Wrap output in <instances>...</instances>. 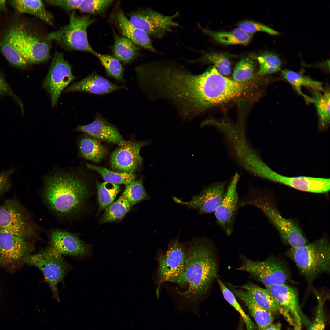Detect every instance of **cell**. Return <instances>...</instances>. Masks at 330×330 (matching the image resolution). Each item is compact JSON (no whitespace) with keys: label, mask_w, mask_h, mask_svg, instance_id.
I'll use <instances>...</instances> for the list:
<instances>
[{"label":"cell","mask_w":330,"mask_h":330,"mask_svg":"<svg viewBox=\"0 0 330 330\" xmlns=\"http://www.w3.org/2000/svg\"><path fill=\"white\" fill-rule=\"evenodd\" d=\"M301 326V325L296 324L293 326V328L292 329H290L288 330H302Z\"/></svg>","instance_id":"obj_50"},{"label":"cell","mask_w":330,"mask_h":330,"mask_svg":"<svg viewBox=\"0 0 330 330\" xmlns=\"http://www.w3.org/2000/svg\"><path fill=\"white\" fill-rule=\"evenodd\" d=\"M78 146L81 157L95 163L101 162L107 153L106 148L97 139L87 135L80 138Z\"/></svg>","instance_id":"obj_27"},{"label":"cell","mask_w":330,"mask_h":330,"mask_svg":"<svg viewBox=\"0 0 330 330\" xmlns=\"http://www.w3.org/2000/svg\"><path fill=\"white\" fill-rule=\"evenodd\" d=\"M0 47L4 56L11 64L20 68L24 67L27 65L28 63L4 38L0 42Z\"/></svg>","instance_id":"obj_41"},{"label":"cell","mask_w":330,"mask_h":330,"mask_svg":"<svg viewBox=\"0 0 330 330\" xmlns=\"http://www.w3.org/2000/svg\"><path fill=\"white\" fill-rule=\"evenodd\" d=\"M130 206L128 200L122 195L105 208L102 221L109 222L122 219L129 211Z\"/></svg>","instance_id":"obj_33"},{"label":"cell","mask_w":330,"mask_h":330,"mask_svg":"<svg viewBox=\"0 0 330 330\" xmlns=\"http://www.w3.org/2000/svg\"><path fill=\"white\" fill-rule=\"evenodd\" d=\"M313 103L317 112L320 127L325 128L330 123V90H325L323 93L314 90H311Z\"/></svg>","instance_id":"obj_31"},{"label":"cell","mask_w":330,"mask_h":330,"mask_svg":"<svg viewBox=\"0 0 330 330\" xmlns=\"http://www.w3.org/2000/svg\"><path fill=\"white\" fill-rule=\"evenodd\" d=\"M113 52L115 57L124 64L133 61L139 55V48L130 39L115 34Z\"/></svg>","instance_id":"obj_30"},{"label":"cell","mask_w":330,"mask_h":330,"mask_svg":"<svg viewBox=\"0 0 330 330\" xmlns=\"http://www.w3.org/2000/svg\"><path fill=\"white\" fill-rule=\"evenodd\" d=\"M191 61H200L204 64H212L218 71L225 76L229 75L231 73V63L228 57L223 53H205L200 58Z\"/></svg>","instance_id":"obj_35"},{"label":"cell","mask_w":330,"mask_h":330,"mask_svg":"<svg viewBox=\"0 0 330 330\" xmlns=\"http://www.w3.org/2000/svg\"><path fill=\"white\" fill-rule=\"evenodd\" d=\"M218 269L217 260L210 243L202 237L193 240L187 248L183 270L171 281L186 288L178 293L185 303L181 312L196 314L197 303L216 279Z\"/></svg>","instance_id":"obj_1"},{"label":"cell","mask_w":330,"mask_h":330,"mask_svg":"<svg viewBox=\"0 0 330 330\" xmlns=\"http://www.w3.org/2000/svg\"><path fill=\"white\" fill-rule=\"evenodd\" d=\"M260 177L282 184L302 191L325 193L330 190L329 178L303 176L289 177L277 173L266 164Z\"/></svg>","instance_id":"obj_14"},{"label":"cell","mask_w":330,"mask_h":330,"mask_svg":"<svg viewBox=\"0 0 330 330\" xmlns=\"http://www.w3.org/2000/svg\"><path fill=\"white\" fill-rule=\"evenodd\" d=\"M240 287L247 292L259 306L272 313H280L291 325H295V322L291 315L278 304L266 289L249 283Z\"/></svg>","instance_id":"obj_22"},{"label":"cell","mask_w":330,"mask_h":330,"mask_svg":"<svg viewBox=\"0 0 330 330\" xmlns=\"http://www.w3.org/2000/svg\"><path fill=\"white\" fill-rule=\"evenodd\" d=\"M118 144L110 157L111 167L118 172L134 173L142 164L140 150L146 143L123 140Z\"/></svg>","instance_id":"obj_16"},{"label":"cell","mask_w":330,"mask_h":330,"mask_svg":"<svg viewBox=\"0 0 330 330\" xmlns=\"http://www.w3.org/2000/svg\"><path fill=\"white\" fill-rule=\"evenodd\" d=\"M226 184V182L212 184L200 193L193 196L189 201H182L175 197L173 198L177 203L198 210L200 214L211 213L215 212L221 204Z\"/></svg>","instance_id":"obj_17"},{"label":"cell","mask_w":330,"mask_h":330,"mask_svg":"<svg viewBox=\"0 0 330 330\" xmlns=\"http://www.w3.org/2000/svg\"><path fill=\"white\" fill-rule=\"evenodd\" d=\"M288 254L306 279L307 291L318 276L324 273H329L330 245L325 238L298 248H291Z\"/></svg>","instance_id":"obj_4"},{"label":"cell","mask_w":330,"mask_h":330,"mask_svg":"<svg viewBox=\"0 0 330 330\" xmlns=\"http://www.w3.org/2000/svg\"><path fill=\"white\" fill-rule=\"evenodd\" d=\"M281 75L299 94L304 97L307 103H313V100L312 98L303 93L301 90L302 86H306L322 92L325 90L321 82L313 80L307 76L293 71L287 69L283 70L282 71Z\"/></svg>","instance_id":"obj_29"},{"label":"cell","mask_w":330,"mask_h":330,"mask_svg":"<svg viewBox=\"0 0 330 330\" xmlns=\"http://www.w3.org/2000/svg\"><path fill=\"white\" fill-rule=\"evenodd\" d=\"M75 79L71 65L63 53L56 52L42 84V86L50 94L53 107L57 105L63 90Z\"/></svg>","instance_id":"obj_12"},{"label":"cell","mask_w":330,"mask_h":330,"mask_svg":"<svg viewBox=\"0 0 330 330\" xmlns=\"http://www.w3.org/2000/svg\"><path fill=\"white\" fill-rule=\"evenodd\" d=\"M28 239L0 231V265L16 264L29 255L34 247Z\"/></svg>","instance_id":"obj_15"},{"label":"cell","mask_w":330,"mask_h":330,"mask_svg":"<svg viewBox=\"0 0 330 330\" xmlns=\"http://www.w3.org/2000/svg\"><path fill=\"white\" fill-rule=\"evenodd\" d=\"M259 64L258 73L261 75H268L277 72L281 67V61L276 54L266 52L257 58Z\"/></svg>","instance_id":"obj_39"},{"label":"cell","mask_w":330,"mask_h":330,"mask_svg":"<svg viewBox=\"0 0 330 330\" xmlns=\"http://www.w3.org/2000/svg\"><path fill=\"white\" fill-rule=\"evenodd\" d=\"M45 181L44 198L52 210L64 216L80 211L89 192L83 179L71 173L58 172L47 177Z\"/></svg>","instance_id":"obj_3"},{"label":"cell","mask_w":330,"mask_h":330,"mask_svg":"<svg viewBox=\"0 0 330 330\" xmlns=\"http://www.w3.org/2000/svg\"><path fill=\"white\" fill-rule=\"evenodd\" d=\"M115 22L123 37L130 39L137 45L152 52H157L149 35L132 24L121 11L116 13Z\"/></svg>","instance_id":"obj_24"},{"label":"cell","mask_w":330,"mask_h":330,"mask_svg":"<svg viewBox=\"0 0 330 330\" xmlns=\"http://www.w3.org/2000/svg\"><path fill=\"white\" fill-rule=\"evenodd\" d=\"M125 88L110 82L94 71L82 80L72 84L65 91H78L104 95Z\"/></svg>","instance_id":"obj_23"},{"label":"cell","mask_w":330,"mask_h":330,"mask_svg":"<svg viewBox=\"0 0 330 330\" xmlns=\"http://www.w3.org/2000/svg\"><path fill=\"white\" fill-rule=\"evenodd\" d=\"M7 10L6 1L0 0V11H5Z\"/></svg>","instance_id":"obj_49"},{"label":"cell","mask_w":330,"mask_h":330,"mask_svg":"<svg viewBox=\"0 0 330 330\" xmlns=\"http://www.w3.org/2000/svg\"><path fill=\"white\" fill-rule=\"evenodd\" d=\"M23 262L42 271L51 287L53 298L60 302L57 285L71 269L62 255L51 245L36 254L26 256Z\"/></svg>","instance_id":"obj_6"},{"label":"cell","mask_w":330,"mask_h":330,"mask_svg":"<svg viewBox=\"0 0 330 330\" xmlns=\"http://www.w3.org/2000/svg\"><path fill=\"white\" fill-rule=\"evenodd\" d=\"M86 166L88 169L98 173L105 182L116 184L127 185L134 180L136 177L134 173L113 171L105 167L89 164H86Z\"/></svg>","instance_id":"obj_32"},{"label":"cell","mask_w":330,"mask_h":330,"mask_svg":"<svg viewBox=\"0 0 330 330\" xmlns=\"http://www.w3.org/2000/svg\"><path fill=\"white\" fill-rule=\"evenodd\" d=\"M11 90L4 79L0 74V94L10 93Z\"/></svg>","instance_id":"obj_47"},{"label":"cell","mask_w":330,"mask_h":330,"mask_svg":"<svg viewBox=\"0 0 330 330\" xmlns=\"http://www.w3.org/2000/svg\"><path fill=\"white\" fill-rule=\"evenodd\" d=\"M82 0H48L47 3L57 6L66 10H72L78 9Z\"/></svg>","instance_id":"obj_45"},{"label":"cell","mask_w":330,"mask_h":330,"mask_svg":"<svg viewBox=\"0 0 330 330\" xmlns=\"http://www.w3.org/2000/svg\"><path fill=\"white\" fill-rule=\"evenodd\" d=\"M240 258L241 263L237 269L248 273L266 287L286 284L290 279L288 267L278 258L270 257L263 261H254L241 255Z\"/></svg>","instance_id":"obj_9"},{"label":"cell","mask_w":330,"mask_h":330,"mask_svg":"<svg viewBox=\"0 0 330 330\" xmlns=\"http://www.w3.org/2000/svg\"><path fill=\"white\" fill-rule=\"evenodd\" d=\"M239 177L237 173L233 177L221 204L215 211L218 224L229 236L232 232L237 211L238 196L237 187Z\"/></svg>","instance_id":"obj_18"},{"label":"cell","mask_w":330,"mask_h":330,"mask_svg":"<svg viewBox=\"0 0 330 330\" xmlns=\"http://www.w3.org/2000/svg\"><path fill=\"white\" fill-rule=\"evenodd\" d=\"M229 286L235 296L245 303L255 319L259 330H263L273 324V313L258 306L245 290L230 284Z\"/></svg>","instance_id":"obj_25"},{"label":"cell","mask_w":330,"mask_h":330,"mask_svg":"<svg viewBox=\"0 0 330 330\" xmlns=\"http://www.w3.org/2000/svg\"><path fill=\"white\" fill-rule=\"evenodd\" d=\"M314 291L317 299L318 304L314 319L308 330H324L326 318L324 311V300L317 292L315 290Z\"/></svg>","instance_id":"obj_43"},{"label":"cell","mask_w":330,"mask_h":330,"mask_svg":"<svg viewBox=\"0 0 330 330\" xmlns=\"http://www.w3.org/2000/svg\"><path fill=\"white\" fill-rule=\"evenodd\" d=\"M216 279L220 289L226 300L240 314L247 330H256V327L248 316L244 312L232 292L225 285L218 276Z\"/></svg>","instance_id":"obj_36"},{"label":"cell","mask_w":330,"mask_h":330,"mask_svg":"<svg viewBox=\"0 0 330 330\" xmlns=\"http://www.w3.org/2000/svg\"><path fill=\"white\" fill-rule=\"evenodd\" d=\"M122 195L131 205L146 199L148 196L144 187L142 178L134 180L127 185Z\"/></svg>","instance_id":"obj_40"},{"label":"cell","mask_w":330,"mask_h":330,"mask_svg":"<svg viewBox=\"0 0 330 330\" xmlns=\"http://www.w3.org/2000/svg\"><path fill=\"white\" fill-rule=\"evenodd\" d=\"M75 130L97 139L113 143L118 144L123 140L117 129L99 113L92 123L78 125Z\"/></svg>","instance_id":"obj_21"},{"label":"cell","mask_w":330,"mask_h":330,"mask_svg":"<svg viewBox=\"0 0 330 330\" xmlns=\"http://www.w3.org/2000/svg\"><path fill=\"white\" fill-rule=\"evenodd\" d=\"M128 19L134 26L149 36L161 39L172 28L178 26L174 19L179 15L176 12L171 16L164 15L150 8H142L129 13Z\"/></svg>","instance_id":"obj_11"},{"label":"cell","mask_w":330,"mask_h":330,"mask_svg":"<svg viewBox=\"0 0 330 330\" xmlns=\"http://www.w3.org/2000/svg\"><path fill=\"white\" fill-rule=\"evenodd\" d=\"M97 187L99 211L105 209L114 201L119 191V185L105 182H97Z\"/></svg>","instance_id":"obj_34"},{"label":"cell","mask_w":330,"mask_h":330,"mask_svg":"<svg viewBox=\"0 0 330 330\" xmlns=\"http://www.w3.org/2000/svg\"><path fill=\"white\" fill-rule=\"evenodd\" d=\"M281 324L277 322L273 324L270 326L263 330H281Z\"/></svg>","instance_id":"obj_48"},{"label":"cell","mask_w":330,"mask_h":330,"mask_svg":"<svg viewBox=\"0 0 330 330\" xmlns=\"http://www.w3.org/2000/svg\"><path fill=\"white\" fill-rule=\"evenodd\" d=\"M251 205L259 208L266 215L278 231L283 242L297 248L307 244L302 232L292 220L283 217L268 200L261 196L255 195L241 203V205Z\"/></svg>","instance_id":"obj_7"},{"label":"cell","mask_w":330,"mask_h":330,"mask_svg":"<svg viewBox=\"0 0 330 330\" xmlns=\"http://www.w3.org/2000/svg\"><path fill=\"white\" fill-rule=\"evenodd\" d=\"M113 1L112 0H82L78 9L86 13L98 14L105 10Z\"/></svg>","instance_id":"obj_42"},{"label":"cell","mask_w":330,"mask_h":330,"mask_svg":"<svg viewBox=\"0 0 330 330\" xmlns=\"http://www.w3.org/2000/svg\"><path fill=\"white\" fill-rule=\"evenodd\" d=\"M50 243L62 255L87 257L93 255L91 246L75 235L64 230L58 229L53 232Z\"/></svg>","instance_id":"obj_20"},{"label":"cell","mask_w":330,"mask_h":330,"mask_svg":"<svg viewBox=\"0 0 330 330\" xmlns=\"http://www.w3.org/2000/svg\"><path fill=\"white\" fill-rule=\"evenodd\" d=\"M3 38L28 63L43 62L50 57V47L46 41L29 32L21 25H12Z\"/></svg>","instance_id":"obj_8"},{"label":"cell","mask_w":330,"mask_h":330,"mask_svg":"<svg viewBox=\"0 0 330 330\" xmlns=\"http://www.w3.org/2000/svg\"><path fill=\"white\" fill-rule=\"evenodd\" d=\"M10 3L19 13L34 15L51 25L53 24V15L46 9L41 0H14Z\"/></svg>","instance_id":"obj_26"},{"label":"cell","mask_w":330,"mask_h":330,"mask_svg":"<svg viewBox=\"0 0 330 330\" xmlns=\"http://www.w3.org/2000/svg\"><path fill=\"white\" fill-rule=\"evenodd\" d=\"M255 62L250 56L242 58L235 66L233 72V79L240 83H244L253 75Z\"/></svg>","instance_id":"obj_37"},{"label":"cell","mask_w":330,"mask_h":330,"mask_svg":"<svg viewBox=\"0 0 330 330\" xmlns=\"http://www.w3.org/2000/svg\"><path fill=\"white\" fill-rule=\"evenodd\" d=\"M185 246L177 237L170 243L166 252L158 258L157 277L159 288L163 282L171 281L183 270L186 257Z\"/></svg>","instance_id":"obj_13"},{"label":"cell","mask_w":330,"mask_h":330,"mask_svg":"<svg viewBox=\"0 0 330 330\" xmlns=\"http://www.w3.org/2000/svg\"><path fill=\"white\" fill-rule=\"evenodd\" d=\"M15 170L11 168L0 172V197L9 190L11 186L10 177Z\"/></svg>","instance_id":"obj_46"},{"label":"cell","mask_w":330,"mask_h":330,"mask_svg":"<svg viewBox=\"0 0 330 330\" xmlns=\"http://www.w3.org/2000/svg\"><path fill=\"white\" fill-rule=\"evenodd\" d=\"M238 26L239 28L251 34L259 31L266 32L271 35H277L279 33L278 31L263 24L251 20L242 21L238 23Z\"/></svg>","instance_id":"obj_44"},{"label":"cell","mask_w":330,"mask_h":330,"mask_svg":"<svg viewBox=\"0 0 330 330\" xmlns=\"http://www.w3.org/2000/svg\"><path fill=\"white\" fill-rule=\"evenodd\" d=\"M0 231L27 239L35 236L30 215L16 198L7 199L0 206Z\"/></svg>","instance_id":"obj_10"},{"label":"cell","mask_w":330,"mask_h":330,"mask_svg":"<svg viewBox=\"0 0 330 330\" xmlns=\"http://www.w3.org/2000/svg\"><path fill=\"white\" fill-rule=\"evenodd\" d=\"M96 56L105 67L108 75L119 82L124 81V68L119 61L115 57L107 54H102L97 53Z\"/></svg>","instance_id":"obj_38"},{"label":"cell","mask_w":330,"mask_h":330,"mask_svg":"<svg viewBox=\"0 0 330 330\" xmlns=\"http://www.w3.org/2000/svg\"><path fill=\"white\" fill-rule=\"evenodd\" d=\"M247 86L220 74L213 66L204 73H189L182 83L183 94L194 116L216 105L225 103L242 95Z\"/></svg>","instance_id":"obj_2"},{"label":"cell","mask_w":330,"mask_h":330,"mask_svg":"<svg viewBox=\"0 0 330 330\" xmlns=\"http://www.w3.org/2000/svg\"><path fill=\"white\" fill-rule=\"evenodd\" d=\"M203 32L216 41L225 45H245L251 41L252 35L238 28L229 31H215L199 26Z\"/></svg>","instance_id":"obj_28"},{"label":"cell","mask_w":330,"mask_h":330,"mask_svg":"<svg viewBox=\"0 0 330 330\" xmlns=\"http://www.w3.org/2000/svg\"><path fill=\"white\" fill-rule=\"evenodd\" d=\"M266 287L278 304L291 315L296 324L310 326L309 320L301 309L295 288L286 284L273 285Z\"/></svg>","instance_id":"obj_19"},{"label":"cell","mask_w":330,"mask_h":330,"mask_svg":"<svg viewBox=\"0 0 330 330\" xmlns=\"http://www.w3.org/2000/svg\"><path fill=\"white\" fill-rule=\"evenodd\" d=\"M95 21L89 15L79 16L73 11L68 24L46 35L43 39L56 41L66 50L87 52L96 56L97 52L90 45L87 36V28Z\"/></svg>","instance_id":"obj_5"},{"label":"cell","mask_w":330,"mask_h":330,"mask_svg":"<svg viewBox=\"0 0 330 330\" xmlns=\"http://www.w3.org/2000/svg\"></svg>","instance_id":"obj_51"}]
</instances>
